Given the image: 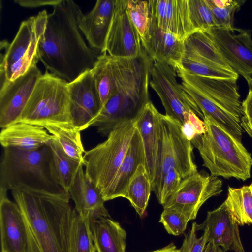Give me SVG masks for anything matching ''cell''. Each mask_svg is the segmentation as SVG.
I'll use <instances>...</instances> for the list:
<instances>
[{
	"label": "cell",
	"mask_w": 252,
	"mask_h": 252,
	"mask_svg": "<svg viewBox=\"0 0 252 252\" xmlns=\"http://www.w3.org/2000/svg\"><path fill=\"white\" fill-rule=\"evenodd\" d=\"M196 222L192 223L190 230L185 235L182 245L180 249L181 252H203L208 243L207 232L204 231L202 235L197 237Z\"/></svg>",
	"instance_id": "40"
},
{
	"label": "cell",
	"mask_w": 252,
	"mask_h": 252,
	"mask_svg": "<svg viewBox=\"0 0 252 252\" xmlns=\"http://www.w3.org/2000/svg\"><path fill=\"white\" fill-rule=\"evenodd\" d=\"M36 61L28 70L15 80L0 84V126L20 122L23 111L34 86L42 74Z\"/></svg>",
	"instance_id": "13"
},
{
	"label": "cell",
	"mask_w": 252,
	"mask_h": 252,
	"mask_svg": "<svg viewBox=\"0 0 252 252\" xmlns=\"http://www.w3.org/2000/svg\"><path fill=\"white\" fill-rule=\"evenodd\" d=\"M242 108L241 127L252 138V91L250 89L242 102Z\"/></svg>",
	"instance_id": "41"
},
{
	"label": "cell",
	"mask_w": 252,
	"mask_h": 252,
	"mask_svg": "<svg viewBox=\"0 0 252 252\" xmlns=\"http://www.w3.org/2000/svg\"><path fill=\"white\" fill-rule=\"evenodd\" d=\"M184 82L194 88L211 101L236 117L242 116V103L237 85L238 78H213L195 76L176 71Z\"/></svg>",
	"instance_id": "16"
},
{
	"label": "cell",
	"mask_w": 252,
	"mask_h": 252,
	"mask_svg": "<svg viewBox=\"0 0 252 252\" xmlns=\"http://www.w3.org/2000/svg\"><path fill=\"white\" fill-rule=\"evenodd\" d=\"M72 0H60L48 14L37 47L39 61L47 71L70 82L91 70L99 53L85 42L79 27L83 15Z\"/></svg>",
	"instance_id": "2"
},
{
	"label": "cell",
	"mask_w": 252,
	"mask_h": 252,
	"mask_svg": "<svg viewBox=\"0 0 252 252\" xmlns=\"http://www.w3.org/2000/svg\"><path fill=\"white\" fill-rule=\"evenodd\" d=\"M181 131L184 136L190 141L200 135L195 126L189 119L181 125Z\"/></svg>",
	"instance_id": "43"
},
{
	"label": "cell",
	"mask_w": 252,
	"mask_h": 252,
	"mask_svg": "<svg viewBox=\"0 0 252 252\" xmlns=\"http://www.w3.org/2000/svg\"><path fill=\"white\" fill-rule=\"evenodd\" d=\"M203 252H224L220 246L216 245L212 242H208Z\"/></svg>",
	"instance_id": "46"
},
{
	"label": "cell",
	"mask_w": 252,
	"mask_h": 252,
	"mask_svg": "<svg viewBox=\"0 0 252 252\" xmlns=\"http://www.w3.org/2000/svg\"><path fill=\"white\" fill-rule=\"evenodd\" d=\"M189 220V217L183 212L175 209L165 208L159 222L169 234L178 236L184 233Z\"/></svg>",
	"instance_id": "37"
},
{
	"label": "cell",
	"mask_w": 252,
	"mask_h": 252,
	"mask_svg": "<svg viewBox=\"0 0 252 252\" xmlns=\"http://www.w3.org/2000/svg\"><path fill=\"white\" fill-rule=\"evenodd\" d=\"M120 68L114 94L89 127L96 126L104 136L119 124L135 120L150 101L149 85L153 61L143 48L137 57L120 58Z\"/></svg>",
	"instance_id": "3"
},
{
	"label": "cell",
	"mask_w": 252,
	"mask_h": 252,
	"mask_svg": "<svg viewBox=\"0 0 252 252\" xmlns=\"http://www.w3.org/2000/svg\"><path fill=\"white\" fill-rule=\"evenodd\" d=\"M183 178L174 168L170 170L163 179L160 188L156 197L158 202L164 205L174 193Z\"/></svg>",
	"instance_id": "39"
},
{
	"label": "cell",
	"mask_w": 252,
	"mask_h": 252,
	"mask_svg": "<svg viewBox=\"0 0 252 252\" xmlns=\"http://www.w3.org/2000/svg\"><path fill=\"white\" fill-rule=\"evenodd\" d=\"M189 15L195 31L216 27L212 11L205 0H188Z\"/></svg>",
	"instance_id": "36"
},
{
	"label": "cell",
	"mask_w": 252,
	"mask_h": 252,
	"mask_svg": "<svg viewBox=\"0 0 252 252\" xmlns=\"http://www.w3.org/2000/svg\"><path fill=\"white\" fill-rule=\"evenodd\" d=\"M151 191L152 184L146 166L141 164L130 180L124 196L140 217L145 215Z\"/></svg>",
	"instance_id": "30"
},
{
	"label": "cell",
	"mask_w": 252,
	"mask_h": 252,
	"mask_svg": "<svg viewBox=\"0 0 252 252\" xmlns=\"http://www.w3.org/2000/svg\"><path fill=\"white\" fill-rule=\"evenodd\" d=\"M229 66L248 82L252 79V39L249 30L213 27L203 31Z\"/></svg>",
	"instance_id": "11"
},
{
	"label": "cell",
	"mask_w": 252,
	"mask_h": 252,
	"mask_svg": "<svg viewBox=\"0 0 252 252\" xmlns=\"http://www.w3.org/2000/svg\"><path fill=\"white\" fill-rule=\"evenodd\" d=\"M150 74V85L160 98L165 115L181 125L188 120L190 111L203 119V114L194 100L178 83L174 68L165 63L153 61Z\"/></svg>",
	"instance_id": "10"
},
{
	"label": "cell",
	"mask_w": 252,
	"mask_h": 252,
	"mask_svg": "<svg viewBox=\"0 0 252 252\" xmlns=\"http://www.w3.org/2000/svg\"><path fill=\"white\" fill-rule=\"evenodd\" d=\"M116 0H98L94 6L81 18L79 27L88 44L102 54L105 52Z\"/></svg>",
	"instance_id": "22"
},
{
	"label": "cell",
	"mask_w": 252,
	"mask_h": 252,
	"mask_svg": "<svg viewBox=\"0 0 252 252\" xmlns=\"http://www.w3.org/2000/svg\"><path fill=\"white\" fill-rule=\"evenodd\" d=\"M214 16L216 27L232 30L234 13L237 11L245 0H238L237 2L230 6L219 8L213 5L209 0H205Z\"/></svg>",
	"instance_id": "38"
},
{
	"label": "cell",
	"mask_w": 252,
	"mask_h": 252,
	"mask_svg": "<svg viewBox=\"0 0 252 252\" xmlns=\"http://www.w3.org/2000/svg\"><path fill=\"white\" fill-rule=\"evenodd\" d=\"M149 252H181L173 243H170L167 246L160 249Z\"/></svg>",
	"instance_id": "45"
},
{
	"label": "cell",
	"mask_w": 252,
	"mask_h": 252,
	"mask_svg": "<svg viewBox=\"0 0 252 252\" xmlns=\"http://www.w3.org/2000/svg\"><path fill=\"white\" fill-rule=\"evenodd\" d=\"M11 190L25 223L27 252H70L72 228L77 213L70 204L69 192L23 184Z\"/></svg>",
	"instance_id": "1"
},
{
	"label": "cell",
	"mask_w": 252,
	"mask_h": 252,
	"mask_svg": "<svg viewBox=\"0 0 252 252\" xmlns=\"http://www.w3.org/2000/svg\"><path fill=\"white\" fill-rule=\"evenodd\" d=\"M7 190L0 188L1 252H27L26 228L15 202L7 197Z\"/></svg>",
	"instance_id": "19"
},
{
	"label": "cell",
	"mask_w": 252,
	"mask_h": 252,
	"mask_svg": "<svg viewBox=\"0 0 252 252\" xmlns=\"http://www.w3.org/2000/svg\"><path fill=\"white\" fill-rule=\"evenodd\" d=\"M145 156L140 133L135 128L127 152L107 193L105 201L125 196L129 183L138 166L145 165Z\"/></svg>",
	"instance_id": "25"
},
{
	"label": "cell",
	"mask_w": 252,
	"mask_h": 252,
	"mask_svg": "<svg viewBox=\"0 0 252 252\" xmlns=\"http://www.w3.org/2000/svg\"><path fill=\"white\" fill-rule=\"evenodd\" d=\"M222 191V181L219 177L196 172L184 178L174 193L163 205L194 220L201 206L210 198Z\"/></svg>",
	"instance_id": "12"
},
{
	"label": "cell",
	"mask_w": 252,
	"mask_h": 252,
	"mask_svg": "<svg viewBox=\"0 0 252 252\" xmlns=\"http://www.w3.org/2000/svg\"><path fill=\"white\" fill-rule=\"evenodd\" d=\"M70 112L75 128L81 131L100 112V96L92 73L87 71L72 82H68Z\"/></svg>",
	"instance_id": "15"
},
{
	"label": "cell",
	"mask_w": 252,
	"mask_h": 252,
	"mask_svg": "<svg viewBox=\"0 0 252 252\" xmlns=\"http://www.w3.org/2000/svg\"><path fill=\"white\" fill-rule=\"evenodd\" d=\"M20 122L45 128L76 129L71 116L68 82L46 70L38 79Z\"/></svg>",
	"instance_id": "5"
},
{
	"label": "cell",
	"mask_w": 252,
	"mask_h": 252,
	"mask_svg": "<svg viewBox=\"0 0 252 252\" xmlns=\"http://www.w3.org/2000/svg\"><path fill=\"white\" fill-rule=\"evenodd\" d=\"M176 71L197 76L213 78H238L232 70L218 68L183 57L176 68Z\"/></svg>",
	"instance_id": "33"
},
{
	"label": "cell",
	"mask_w": 252,
	"mask_h": 252,
	"mask_svg": "<svg viewBox=\"0 0 252 252\" xmlns=\"http://www.w3.org/2000/svg\"><path fill=\"white\" fill-rule=\"evenodd\" d=\"M45 129L57 140L68 156L85 165L84 154L85 151L80 131L56 126H48Z\"/></svg>",
	"instance_id": "32"
},
{
	"label": "cell",
	"mask_w": 252,
	"mask_h": 252,
	"mask_svg": "<svg viewBox=\"0 0 252 252\" xmlns=\"http://www.w3.org/2000/svg\"><path fill=\"white\" fill-rule=\"evenodd\" d=\"M75 209L82 218L91 224L101 217H110L99 191L86 177L83 165L79 169L68 191Z\"/></svg>",
	"instance_id": "21"
},
{
	"label": "cell",
	"mask_w": 252,
	"mask_h": 252,
	"mask_svg": "<svg viewBox=\"0 0 252 252\" xmlns=\"http://www.w3.org/2000/svg\"><path fill=\"white\" fill-rule=\"evenodd\" d=\"M54 137L44 127L18 122L2 128L0 143L3 148L32 151L49 145Z\"/></svg>",
	"instance_id": "24"
},
{
	"label": "cell",
	"mask_w": 252,
	"mask_h": 252,
	"mask_svg": "<svg viewBox=\"0 0 252 252\" xmlns=\"http://www.w3.org/2000/svg\"><path fill=\"white\" fill-rule=\"evenodd\" d=\"M60 0H14V2L21 6L27 8H36L57 4Z\"/></svg>",
	"instance_id": "42"
},
{
	"label": "cell",
	"mask_w": 252,
	"mask_h": 252,
	"mask_svg": "<svg viewBox=\"0 0 252 252\" xmlns=\"http://www.w3.org/2000/svg\"><path fill=\"white\" fill-rule=\"evenodd\" d=\"M135 121H126L119 124L105 141L84 153L86 176L103 198L127 152L136 128Z\"/></svg>",
	"instance_id": "6"
},
{
	"label": "cell",
	"mask_w": 252,
	"mask_h": 252,
	"mask_svg": "<svg viewBox=\"0 0 252 252\" xmlns=\"http://www.w3.org/2000/svg\"><path fill=\"white\" fill-rule=\"evenodd\" d=\"M141 42L153 61L165 63L175 69L184 56V40L151 23Z\"/></svg>",
	"instance_id": "23"
},
{
	"label": "cell",
	"mask_w": 252,
	"mask_h": 252,
	"mask_svg": "<svg viewBox=\"0 0 252 252\" xmlns=\"http://www.w3.org/2000/svg\"><path fill=\"white\" fill-rule=\"evenodd\" d=\"M151 23L185 40L195 31L188 0H148Z\"/></svg>",
	"instance_id": "18"
},
{
	"label": "cell",
	"mask_w": 252,
	"mask_h": 252,
	"mask_svg": "<svg viewBox=\"0 0 252 252\" xmlns=\"http://www.w3.org/2000/svg\"><path fill=\"white\" fill-rule=\"evenodd\" d=\"M120 68V58L104 53L98 57L91 70L100 96L102 108L115 92Z\"/></svg>",
	"instance_id": "29"
},
{
	"label": "cell",
	"mask_w": 252,
	"mask_h": 252,
	"mask_svg": "<svg viewBox=\"0 0 252 252\" xmlns=\"http://www.w3.org/2000/svg\"><path fill=\"white\" fill-rule=\"evenodd\" d=\"M247 83L248 84L249 89L252 91V79L248 81Z\"/></svg>",
	"instance_id": "47"
},
{
	"label": "cell",
	"mask_w": 252,
	"mask_h": 252,
	"mask_svg": "<svg viewBox=\"0 0 252 252\" xmlns=\"http://www.w3.org/2000/svg\"><path fill=\"white\" fill-rule=\"evenodd\" d=\"M50 155L49 145L32 151L4 148L0 163V188L11 190L23 184L55 191L51 188L56 184L50 174Z\"/></svg>",
	"instance_id": "7"
},
{
	"label": "cell",
	"mask_w": 252,
	"mask_h": 252,
	"mask_svg": "<svg viewBox=\"0 0 252 252\" xmlns=\"http://www.w3.org/2000/svg\"><path fill=\"white\" fill-rule=\"evenodd\" d=\"M161 115L150 101L135 121L142 141L145 166L152 186L157 170L160 149Z\"/></svg>",
	"instance_id": "20"
},
{
	"label": "cell",
	"mask_w": 252,
	"mask_h": 252,
	"mask_svg": "<svg viewBox=\"0 0 252 252\" xmlns=\"http://www.w3.org/2000/svg\"><path fill=\"white\" fill-rule=\"evenodd\" d=\"M215 6L222 8L231 6L235 4L238 0H209Z\"/></svg>",
	"instance_id": "44"
},
{
	"label": "cell",
	"mask_w": 252,
	"mask_h": 252,
	"mask_svg": "<svg viewBox=\"0 0 252 252\" xmlns=\"http://www.w3.org/2000/svg\"><path fill=\"white\" fill-rule=\"evenodd\" d=\"M91 224L77 214L73 226L70 252H96Z\"/></svg>",
	"instance_id": "34"
},
{
	"label": "cell",
	"mask_w": 252,
	"mask_h": 252,
	"mask_svg": "<svg viewBox=\"0 0 252 252\" xmlns=\"http://www.w3.org/2000/svg\"><path fill=\"white\" fill-rule=\"evenodd\" d=\"M125 2L129 18L141 40L147 32L151 24L148 0H125Z\"/></svg>",
	"instance_id": "35"
},
{
	"label": "cell",
	"mask_w": 252,
	"mask_h": 252,
	"mask_svg": "<svg viewBox=\"0 0 252 252\" xmlns=\"http://www.w3.org/2000/svg\"><path fill=\"white\" fill-rule=\"evenodd\" d=\"M143 48L140 36L127 15L125 0H116L104 53L117 58H133Z\"/></svg>",
	"instance_id": "14"
},
{
	"label": "cell",
	"mask_w": 252,
	"mask_h": 252,
	"mask_svg": "<svg viewBox=\"0 0 252 252\" xmlns=\"http://www.w3.org/2000/svg\"><path fill=\"white\" fill-rule=\"evenodd\" d=\"M203 121L206 132L191 141L198 150L203 166L211 175L226 179L234 178L243 181L251 177L252 158L238 140L205 113Z\"/></svg>",
	"instance_id": "4"
},
{
	"label": "cell",
	"mask_w": 252,
	"mask_h": 252,
	"mask_svg": "<svg viewBox=\"0 0 252 252\" xmlns=\"http://www.w3.org/2000/svg\"><path fill=\"white\" fill-rule=\"evenodd\" d=\"M224 201L239 225L252 224V182L240 188L229 187Z\"/></svg>",
	"instance_id": "31"
},
{
	"label": "cell",
	"mask_w": 252,
	"mask_h": 252,
	"mask_svg": "<svg viewBox=\"0 0 252 252\" xmlns=\"http://www.w3.org/2000/svg\"><path fill=\"white\" fill-rule=\"evenodd\" d=\"M161 141L152 191L158 193L167 172L176 169L183 179L197 172L193 159V146L183 134L181 125L166 115H161Z\"/></svg>",
	"instance_id": "9"
},
{
	"label": "cell",
	"mask_w": 252,
	"mask_h": 252,
	"mask_svg": "<svg viewBox=\"0 0 252 252\" xmlns=\"http://www.w3.org/2000/svg\"><path fill=\"white\" fill-rule=\"evenodd\" d=\"M45 10L22 21L11 43L0 55V75L12 81L24 74L33 63L39 61L37 47L48 16Z\"/></svg>",
	"instance_id": "8"
},
{
	"label": "cell",
	"mask_w": 252,
	"mask_h": 252,
	"mask_svg": "<svg viewBox=\"0 0 252 252\" xmlns=\"http://www.w3.org/2000/svg\"><path fill=\"white\" fill-rule=\"evenodd\" d=\"M183 57L212 66L232 70L217 51L208 34L203 31L194 32L184 40Z\"/></svg>",
	"instance_id": "27"
},
{
	"label": "cell",
	"mask_w": 252,
	"mask_h": 252,
	"mask_svg": "<svg viewBox=\"0 0 252 252\" xmlns=\"http://www.w3.org/2000/svg\"><path fill=\"white\" fill-rule=\"evenodd\" d=\"M196 229L206 230L208 243L221 246L224 252H245L239 234V224L224 201L217 208L207 212L201 224L196 223Z\"/></svg>",
	"instance_id": "17"
},
{
	"label": "cell",
	"mask_w": 252,
	"mask_h": 252,
	"mask_svg": "<svg viewBox=\"0 0 252 252\" xmlns=\"http://www.w3.org/2000/svg\"><path fill=\"white\" fill-rule=\"evenodd\" d=\"M91 229L97 252H125L126 233L111 217H101L95 220Z\"/></svg>",
	"instance_id": "26"
},
{
	"label": "cell",
	"mask_w": 252,
	"mask_h": 252,
	"mask_svg": "<svg viewBox=\"0 0 252 252\" xmlns=\"http://www.w3.org/2000/svg\"><path fill=\"white\" fill-rule=\"evenodd\" d=\"M49 147L51 177L62 189L68 191L79 169L83 165L68 156L54 137Z\"/></svg>",
	"instance_id": "28"
}]
</instances>
